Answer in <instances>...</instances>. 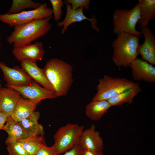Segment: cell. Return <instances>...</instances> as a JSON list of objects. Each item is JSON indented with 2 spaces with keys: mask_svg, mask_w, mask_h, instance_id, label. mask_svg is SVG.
<instances>
[{
  "mask_svg": "<svg viewBox=\"0 0 155 155\" xmlns=\"http://www.w3.org/2000/svg\"><path fill=\"white\" fill-rule=\"evenodd\" d=\"M65 1L70 5L73 10H75L81 7L88 10L90 1V0H67Z\"/></svg>",
  "mask_w": 155,
  "mask_h": 155,
  "instance_id": "27",
  "label": "cell"
},
{
  "mask_svg": "<svg viewBox=\"0 0 155 155\" xmlns=\"http://www.w3.org/2000/svg\"><path fill=\"white\" fill-rule=\"evenodd\" d=\"M141 34L144 38V43L140 44L138 49L139 54L142 59L149 62L152 65H155V36L148 27L141 28Z\"/></svg>",
  "mask_w": 155,
  "mask_h": 155,
  "instance_id": "14",
  "label": "cell"
},
{
  "mask_svg": "<svg viewBox=\"0 0 155 155\" xmlns=\"http://www.w3.org/2000/svg\"><path fill=\"white\" fill-rule=\"evenodd\" d=\"M36 105L21 96L10 117L16 121L19 122L28 117L34 111Z\"/></svg>",
  "mask_w": 155,
  "mask_h": 155,
  "instance_id": "18",
  "label": "cell"
},
{
  "mask_svg": "<svg viewBox=\"0 0 155 155\" xmlns=\"http://www.w3.org/2000/svg\"><path fill=\"white\" fill-rule=\"evenodd\" d=\"M78 145L83 150H102L104 148L103 142L100 132L96 130L94 124L83 130Z\"/></svg>",
  "mask_w": 155,
  "mask_h": 155,
  "instance_id": "13",
  "label": "cell"
},
{
  "mask_svg": "<svg viewBox=\"0 0 155 155\" xmlns=\"http://www.w3.org/2000/svg\"><path fill=\"white\" fill-rule=\"evenodd\" d=\"M1 46V43L0 42V49Z\"/></svg>",
  "mask_w": 155,
  "mask_h": 155,
  "instance_id": "33",
  "label": "cell"
},
{
  "mask_svg": "<svg viewBox=\"0 0 155 155\" xmlns=\"http://www.w3.org/2000/svg\"><path fill=\"white\" fill-rule=\"evenodd\" d=\"M40 113L34 111L30 116L19 122L25 130L33 137L42 135L44 132L43 126L38 122Z\"/></svg>",
  "mask_w": 155,
  "mask_h": 155,
  "instance_id": "22",
  "label": "cell"
},
{
  "mask_svg": "<svg viewBox=\"0 0 155 155\" xmlns=\"http://www.w3.org/2000/svg\"><path fill=\"white\" fill-rule=\"evenodd\" d=\"M98 81L97 92L92 100H107L129 89L135 83L125 78H113L106 75Z\"/></svg>",
  "mask_w": 155,
  "mask_h": 155,
  "instance_id": "6",
  "label": "cell"
},
{
  "mask_svg": "<svg viewBox=\"0 0 155 155\" xmlns=\"http://www.w3.org/2000/svg\"><path fill=\"white\" fill-rule=\"evenodd\" d=\"M52 17L35 20L14 27V30L7 38L13 47L23 46L43 36L51 29L50 20Z\"/></svg>",
  "mask_w": 155,
  "mask_h": 155,
  "instance_id": "2",
  "label": "cell"
},
{
  "mask_svg": "<svg viewBox=\"0 0 155 155\" xmlns=\"http://www.w3.org/2000/svg\"><path fill=\"white\" fill-rule=\"evenodd\" d=\"M140 18V9L138 3L130 9L116 10L113 16V32L117 35L124 32L140 37L141 33L136 28Z\"/></svg>",
  "mask_w": 155,
  "mask_h": 155,
  "instance_id": "4",
  "label": "cell"
},
{
  "mask_svg": "<svg viewBox=\"0 0 155 155\" xmlns=\"http://www.w3.org/2000/svg\"><path fill=\"white\" fill-rule=\"evenodd\" d=\"M12 52L18 61H28L34 62L43 59L45 53L42 43L37 41L22 46L13 47Z\"/></svg>",
  "mask_w": 155,
  "mask_h": 155,
  "instance_id": "10",
  "label": "cell"
},
{
  "mask_svg": "<svg viewBox=\"0 0 155 155\" xmlns=\"http://www.w3.org/2000/svg\"><path fill=\"white\" fill-rule=\"evenodd\" d=\"M111 106L107 100H92L86 107L87 116L93 121L100 120Z\"/></svg>",
  "mask_w": 155,
  "mask_h": 155,
  "instance_id": "19",
  "label": "cell"
},
{
  "mask_svg": "<svg viewBox=\"0 0 155 155\" xmlns=\"http://www.w3.org/2000/svg\"><path fill=\"white\" fill-rule=\"evenodd\" d=\"M6 145L7 150L9 155H30L18 141Z\"/></svg>",
  "mask_w": 155,
  "mask_h": 155,
  "instance_id": "25",
  "label": "cell"
},
{
  "mask_svg": "<svg viewBox=\"0 0 155 155\" xmlns=\"http://www.w3.org/2000/svg\"><path fill=\"white\" fill-rule=\"evenodd\" d=\"M7 117L1 112H0V130L2 129L6 122Z\"/></svg>",
  "mask_w": 155,
  "mask_h": 155,
  "instance_id": "31",
  "label": "cell"
},
{
  "mask_svg": "<svg viewBox=\"0 0 155 155\" xmlns=\"http://www.w3.org/2000/svg\"><path fill=\"white\" fill-rule=\"evenodd\" d=\"M36 155H56L53 146L48 147L46 145L41 146Z\"/></svg>",
  "mask_w": 155,
  "mask_h": 155,
  "instance_id": "28",
  "label": "cell"
},
{
  "mask_svg": "<svg viewBox=\"0 0 155 155\" xmlns=\"http://www.w3.org/2000/svg\"><path fill=\"white\" fill-rule=\"evenodd\" d=\"M42 69L57 98L66 95L73 82L72 66L61 59L53 58L47 61Z\"/></svg>",
  "mask_w": 155,
  "mask_h": 155,
  "instance_id": "1",
  "label": "cell"
},
{
  "mask_svg": "<svg viewBox=\"0 0 155 155\" xmlns=\"http://www.w3.org/2000/svg\"><path fill=\"white\" fill-rule=\"evenodd\" d=\"M139 38L124 32L117 35L112 44L113 49L112 60L117 66L126 67L137 57Z\"/></svg>",
  "mask_w": 155,
  "mask_h": 155,
  "instance_id": "3",
  "label": "cell"
},
{
  "mask_svg": "<svg viewBox=\"0 0 155 155\" xmlns=\"http://www.w3.org/2000/svg\"><path fill=\"white\" fill-rule=\"evenodd\" d=\"M84 127L78 124L68 123L60 127L54 136L53 146L56 155L63 154L78 144Z\"/></svg>",
  "mask_w": 155,
  "mask_h": 155,
  "instance_id": "5",
  "label": "cell"
},
{
  "mask_svg": "<svg viewBox=\"0 0 155 155\" xmlns=\"http://www.w3.org/2000/svg\"><path fill=\"white\" fill-rule=\"evenodd\" d=\"M60 155H83V150L77 144L70 150Z\"/></svg>",
  "mask_w": 155,
  "mask_h": 155,
  "instance_id": "29",
  "label": "cell"
},
{
  "mask_svg": "<svg viewBox=\"0 0 155 155\" xmlns=\"http://www.w3.org/2000/svg\"><path fill=\"white\" fill-rule=\"evenodd\" d=\"M47 7V3H42L38 8L32 10L23 11L14 14H0V20L10 27H14L35 20L52 17V8Z\"/></svg>",
  "mask_w": 155,
  "mask_h": 155,
  "instance_id": "7",
  "label": "cell"
},
{
  "mask_svg": "<svg viewBox=\"0 0 155 155\" xmlns=\"http://www.w3.org/2000/svg\"><path fill=\"white\" fill-rule=\"evenodd\" d=\"M22 68L34 81L43 87L54 91L53 88L46 77L42 69L39 67L36 62L28 61H20Z\"/></svg>",
  "mask_w": 155,
  "mask_h": 155,
  "instance_id": "16",
  "label": "cell"
},
{
  "mask_svg": "<svg viewBox=\"0 0 155 155\" xmlns=\"http://www.w3.org/2000/svg\"><path fill=\"white\" fill-rule=\"evenodd\" d=\"M83 155H104L102 150H83Z\"/></svg>",
  "mask_w": 155,
  "mask_h": 155,
  "instance_id": "30",
  "label": "cell"
},
{
  "mask_svg": "<svg viewBox=\"0 0 155 155\" xmlns=\"http://www.w3.org/2000/svg\"><path fill=\"white\" fill-rule=\"evenodd\" d=\"M7 133L6 144L33 136L28 132L19 122L14 120L10 116L7 117L5 124L2 129Z\"/></svg>",
  "mask_w": 155,
  "mask_h": 155,
  "instance_id": "17",
  "label": "cell"
},
{
  "mask_svg": "<svg viewBox=\"0 0 155 155\" xmlns=\"http://www.w3.org/2000/svg\"><path fill=\"white\" fill-rule=\"evenodd\" d=\"M21 97L20 93L9 87L2 88L0 100V110L7 117L10 116Z\"/></svg>",
  "mask_w": 155,
  "mask_h": 155,
  "instance_id": "15",
  "label": "cell"
},
{
  "mask_svg": "<svg viewBox=\"0 0 155 155\" xmlns=\"http://www.w3.org/2000/svg\"><path fill=\"white\" fill-rule=\"evenodd\" d=\"M6 86L14 89L24 98L36 104L43 100L57 98L53 91L40 86L35 81L30 85L23 86Z\"/></svg>",
  "mask_w": 155,
  "mask_h": 155,
  "instance_id": "8",
  "label": "cell"
},
{
  "mask_svg": "<svg viewBox=\"0 0 155 155\" xmlns=\"http://www.w3.org/2000/svg\"><path fill=\"white\" fill-rule=\"evenodd\" d=\"M52 6L53 14L54 20L57 22L60 20L62 14V7L64 1L62 0H50Z\"/></svg>",
  "mask_w": 155,
  "mask_h": 155,
  "instance_id": "26",
  "label": "cell"
},
{
  "mask_svg": "<svg viewBox=\"0 0 155 155\" xmlns=\"http://www.w3.org/2000/svg\"><path fill=\"white\" fill-rule=\"evenodd\" d=\"M42 4L31 0H13L11 6L6 13L14 14L19 13L26 9H36Z\"/></svg>",
  "mask_w": 155,
  "mask_h": 155,
  "instance_id": "24",
  "label": "cell"
},
{
  "mask_svg": "<svg viewBox=\"0 0 155 155\" xmlns=\"http://www.w3.org/2000/svg\"><path fill=\"white\" fill-rule=\"evenodd\" d=\"M142 90L139 83H135L129 89L107 100L111 106H121L125 103L131 104L133 102L134 98Z\"/></svg>",
  "mask_w": 155,
  "mask_h": 155,
  "instance_id": "21",
  "label": "cell"
},
{
  "mask_svg": "<svg viewBox=\"0 0 155 155\" xmlns=\"http://www.w3.org/2000/svg\"><path fill=\"white\" fill-rule=\"evenodd\" d=\"M135 81L143 80L146 82H155V67L142 59L136 58L129 66Z\"/></svg>",
  "mask_w": 155,
  "mask_h": 155,
  "instance_id": "11",
  "label": "cell"
},
{
  "mask_svg": "<svg viewBox=\"0 0 155 155\" xmlns=\"http://www.w3.org/2000/svg\"><path fill=\"white\" fill-rule=\"evenodd\" d=\"M1 84H0V100L1 98Z\"/></svg>",
  "mask_w": 155,
  "mask_h": 155,
  "instance_id": "32",
  "label": "cell"
},
{
  "mask_svg": "<svg viewBox=\"0 0 155 155\" xmlns=\"http://www.w3.org/2000/svg\"><path fill=\"white\" fill-rule=\"evenodd\" d=\"M64 2L66 7L65 17L63 21L57 23L58 27H63L61 34H63L68 27L72 23L81 22L85 20L89 21L91 23L92 28L97 32L99 31V28L96 25L97 20L94 15H93L91 18H88L84 14V7H81L75 10H73L69 4L67 3L65 1Z\"/></svg>",
  "mask_w": 155,
  "mask_h": 155,
  "instance_id": "12",
  "label": "cell"
},
{
  "mask_svg": "<svg viewBox=\"0 0 155 155\" xmlns=\"http://www.w3.org/2000/svg\"><path fill=\"white\" fill-rule=\"evenodd\" d=\"M0 69L3 73L6 86L21 87L30 85L34 81L22 68H10L0 61Z\"/></svg>",
  "mask_w": 155,
  "mask_h": 155,
  "instance_id": "9",
  "label": "cell"
},
{
  "mask_svg": "<svg viewBox=\"0 0 155 155\" xmlns=\"http://www.w3.org/2000/svg\"><path fill=\"white\" fill-rule=\"evenodd\" d=\"M18 142L30 155H36L40 147L46 145L42 136L32 137Z\"/></svg>",
  "mask_w": 155,
  "mask_h": 155,
  "instance_id": "23",
  "label": "cell"
},
{
  "mask_svg": "<svg viewBox=\"0 0 155 155\" xmlns=\"http://www.w3.org/2000/svg\"><path fill=\"white\" fill-rule=\"evenodd\" d=\"M1 112V111H0V112Z\"/></svg>",
  "mask_w": 155,
  "mask_h": 155,
  "instance_id": "34",
  "label": "cell"
},
{
  "mask_svg": "<svg viewBox=\"0 0 155 155\" xmlns=\"http://www.w3.org/2000/svg\"><path fill=\"white\" fill-rule=\"evenodd\" d=\"M140 18L138 23L141 28L148 26L150 21L155 17V0H139Z\"/></svg>",
  "mask_w": 155,
  "mask_h": 155,
  "instance_id": "20",
  "label": "cell"
}]
</instances>
